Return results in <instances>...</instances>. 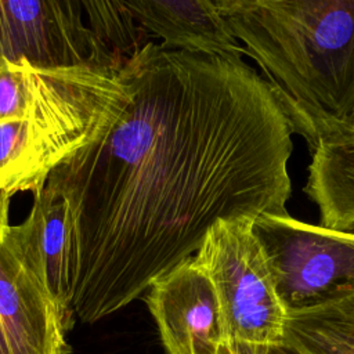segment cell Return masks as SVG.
<instances>
[{
	"instance_id": "obj_1",
	"label": "cell",
	"mask_w": 354,
	"mask_h": 354,
	"mask_svg": "<svg viewBox=\"0 0 354 354\" xmlns=\"http://www.w3.org/2000/svg\"><path fill=\"white\" fill-rule=\"evenodd\" d=\"M95 138L47 177L71 234V308L94 324L192 257L218 220L286 214L292 126L243 59L149 41Z\"/></svg>"
},
{
	"instance_id": "obj_8",
	"label": "cell",
	"mask_w": 354,
	"mask_h": 354,
	"mask_svg": "<svg viewBox=\"0 0 354 354\" xmlns=\"http://www.w3.org/2000/svg\"><path fill=\"white\" fill-rule=\"evenodd\" d=\"M73 318L6 242L0 243V324L11 354H68Z\"/></svg>"
},
{
	"instance_id": "obj_2",
	"label": "cell",
	"mask_w": 354,
	"mask_h": 354,
	"mask_svg": "<svg viewBox=\"0 0 354 354\" xmlns=\"http://www.w3.org/2000/svg\"><path fill=\"white\" fill-rule=\"evenodd\" d=\"M311 151L354 111V0H217Z\"/></svg>"
},
{
	"instance_id": "obj_9",
	"label": "cell",
	"mask_w": 354,
	"mask_h": 354,
	"mask_svg": "<svg viewBox=\"0 0 354 354\" xmlns=\"http://www.w3.org/2000/svg\"><path fill=\"white\" fill-rule=\"evenodd\" d=\"M124 4L148 35L162 40L165 50L243 59V47L234 36L217 0H134Z\"/></svg>"
},
{
	"instance_id": "obj_15",
	"label": "cell",
	"mask_w": 354,
	"mask_h": 354,
	"mask_svg": "<svg viewBox=\"0 0 354 354\" xmlns=\"http://www.w3.org/2000/svg\"><path fill=\"white\" fill-rule=\"evenodd\" d=\"M0 354H11L8 343H7V339H6V335L3 332L1 324H0Z\"/></svg>"
},
{
	"instance_id": "obj_10",
	"label": "cell",
	"mask_w": 354,
	"mask_h": 354,
	"mask_svg": "<svg viewBox=\"0 0 354 354\" xmlns=\"http://www.w3.org/2000/svg\"><path fill=\"white\" fill-rule=\"evenodd\" d=\"M6 242L71 318V234L65 202L41 188L26 218L7 230Z\"/></svg>"
},
{
	"instance_id": "obj_16",
	"label": "cell",
	"mask_w": 354,
	"mask_h": 354,
	"mask_svg": "<svg viewBox=\"0 0 354 354\" xmlns=\"http://www.w3.org/2000/svg\"><path fill=\"white\" fill-rule=\"evenodd\" d=\"M351 127H354V111H353V115H351V119H350V123H348Z\"/></svg>"
},
{
	"instance_id": "obj_14",
	"label": "cell",
	"mask_w": 354,
	"mask_h": 354,
	"mask_svg": "<svg viewBox=\"0 0 354 354\" xmlns=\"http://www.w3.org/2000/svg\"><path fill=\"white\" fill-rule=\"evenodd\" d=\"M218 354H304L288 342L271 346H223Z\"/></svg>"
},
{
	"instance_id": "obj_12",
	"label": "cell",
	"mask_w": 354,
	"mask_h": 354,
	"mask_svg": "<svg viewBox=\"0 0 354 354\" xmlns=\"http://www.w3.org/2000/svg\"><path fill=\"white\" fill-rule=\"evenodd\" d=\"M285 340L304 354H354V293L290 313Z\"/></svg>"
},
{
	"instance_id": "obj_11",
	"label": "cell",
	"mask_w": 354,
	"mask_h": 354,
	"mask_svg": "<svg viewBox=\"0 0 354 354\" xmlns=\"http://www.w3.org/2000/svg\"><path fill=\"white\" fill-rule=\"evenodd\" d=\"M307 196L318 206L321 225L354 230V127L340 124L325 131L310 151Z\"/></svg>"
},
{
	"instance_id": "obj_7",
	"label": "cell",
	"mask_w": 354,
	"mask_h": 354,
	"mask_svg": "<svg viewBox=\"0 0 354 354\" xmlns=\"http://www.w3.org/2000/svg\"><path fill=\"white\" fill-rule=\"evenodd\" d=\"M145 303L166 354H218L227 344L217 293L194 256L158 278Z\"/></svg>"
},
{
	"instance_id": "obj_5",
	"label": "cell",
	"mask_w": 354,
	"mask_h": 354,
	"mask_svg": "<svg viewBox=\"0 0 354 354\" xmlns=\"http://www.w3.org/2000/svg\"><path fill=\"white\" fill-rule=\"evenodd\" d=\"M253 232L288 313L354 293V231L310 224L286 213L257 216Z\"/></svg>"
},
{
	"instance_id": "obj_3",
	"label": "cell",
	"mask_w": 354,
	"mask_h": 354,
	"mask_svg": "<svg viewBox=\"0 0 354 354\" xmlns=\"http://www.w3.org/2000/svg\"><path fill=\"white\" fill-rule=\"evenodd\" d=\"M124 66L44 68L0 58V122L17 119L30 153L51 170L120 109L129 91Z\"/></svg>"
},
{
	"instance_id": "obj_6",
	"label": "cell",
	"mask_w": 354,
	"mask_h": 354,
	"mask_svg": "<svg viewBox=\"0 0 354 354\" xmlns=\"http://www.w3.org/2000/svg\"><path fill=\"white\" fill-rule=\"evenodd\" d=\"M80 0H0V58L36 66L100 64L122 69L127 62L90 30Z\"/></svg>"
},
{
	"instance_id": "obj_13",
	"label": "cell",
	"mask_w": 354,
	"mask_h": 354,
	"mask_svg": "<svg viewBox=\"0 0 354 354\" xmlns=\"http://www.w3.org/2000/svg\"><path fill=\"white\" fill-rule=\"evenodd\" d=\"M80 3L90 30L118 58L127 62L151 41L124 0H80Z\"/></svg>"
},
{
	"instance_id": "obj_4",
	"label": "cell",
	"mask_w": 354,
	"mask_h": 354,
	"mask_svg": "<svg viewBox=\"0 0 354 354\" xmlns=\"http://www.w3.org/2000/svg\"><path fill=\"white\" fill-rule=\"evenodd\" d=\"M253 220H218L194 256L217 293L227 346H271L285 339L288 311Z\"/></svg>"
}]
</instances>
